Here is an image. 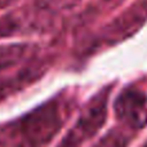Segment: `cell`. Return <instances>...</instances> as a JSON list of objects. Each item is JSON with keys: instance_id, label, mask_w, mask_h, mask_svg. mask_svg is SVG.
<instances>
[{"instance_id": "6da1fadb", "label": "cell", "mask_w": 147, "mask_h": 147, "mask_svg": "<svg viewBox=\"0 0 147 147\" xmlns=\"http://www.w3.org/2000/svg\"><path fill=\"white\" fill-rule=\"evenodd\" d=\"M72 99L54 97L0 127V147H44L59 133L72 111Z\"/></svg>"}, {"instance_id": "7a4b0ae2", "label": "cell", "mask_w": 147, "mask_h": 147, "mask_svg": "<svg viewBox=\"0 0 147 147\" xmlns=\"http://www.w3.org/2000/svg\"><path fill=\"white\" fill-rule=\"evenodd\" d=\"M110 88L97 93L81 109L78 120L57 147H81L99 132L106 123Z\"/></svg>"}, {"instance_id": "3957f363", "label": "cell", "mask_w": 147, "mask_h": 147, "mask_svg": "<svg viewBox=\"0 0 147 147\" xmlns=\"http://www.w3.org/2000/svg\"><path fill=\"white\" fill-rule=\"evenodd\" d=\"M56 17L57 14L35 3L30 7L10 10L0 17V38L48 31L56 23Z\"/></svg>"}, {"instance_id": "277c9868", "label": "cell", "mask_w": 147, "mask_h": 147, "mask_svg": "<svg viewBox=\"0 0 147 147\" xmlns=\"http://www.w3.org/2000/svg\"><path fill=\"white\" fill-rule=\"evenodd\" d=\"M147 21V1L140 0L111 20L96 35L94 47H112L132 38Z\"/></svg>"}, {"instance_id": "5b68a950", "label": "cell", "mask_w": 147, "mask_h": 147, "mask_svg": "<svg viewBox=\"0 0 147 147\" xmlns=\"http://www.w3.org/2000/svg\"><path fill=\"white\" fill-rule=\"evenodd\" d=\"M116 117L129 129H142L147 125V94L128 88L117 96L114 103Z\"/></svg>"}, {"instance_id": "8992f818", "label": "cell", "mask_w": 147, "mask_h": 147, "mask_svg": "<svg viewBox=\"0 0 147 147\" xmlns=\"http://www.w3.org/2000/svg\"><path fill=\"white\" fill-rule=\"evenodd\" d=\"M47 70V63L43 59H39V56L26 63L21 65L17 69L9 70L0 74V98L10 96L17 90L30 85L35 80L40 79Z\"/></svg>"}, {"instance_id": "52a82bcc", "label": "cell", "mask_w": 147, "mask_h": 147, "mask_svg": "<svg viewBox=\"0 0 147 147\" xmlns=\"http://www.w3.org/2000/svg\"><path fill=\"white\" fill-rule=\"evenodd\" d=\"M39 47L36 44L16 43L0 47V72L18 67L39 56Z\"/></svg>"}, {"instance_id": "ba28073f", "label": "cell", "mask_w": 147, "mask_h": 147, "mask_svg": "<svg viewBox=\"0 0 147 147\" xmlns=\"http://www.w3.org/2000/svg\"><path fill=\"white\" fill-rule=\"evenodd\" d=\"M130 138V133H128L125 129L115 128L105 134L93 147H128Z\"/></svg>"}, {"instance_id": "9c48e42d", "label": "cell", "mask_w": 147, "mask_h": 147, "mask_svg": "<svg viewBox=\"0 0 147 147\" xmlns=\"http://www.w3.org/2000/svg\"><path fill=\"white\" fill-rule=\"evenodd\" d=\"M81 0H35V4L40 8L58 16V13L71 10L80 4Z\"/></svg>"}, {"instance_id": "30bf717a", "label": "cell", "mask_w": 147, "mask_h": 147, "mask_svg": "<svg viewBox=\"0 0 147 147\" xmlns=\"http://www.w3.org/2000/svg\"><path fill=\"white\" fill-rule=\"evenodd\" d=\"M18 0H0V8H8L10 5L16 4Z\"/></svg>"}, {"instance_id": "8fae6325", "label": "cell", "mask_w": 147, "mask_h": 147, "mask_svg": "<svg viewBox=\"0 0 147 147\" xmlns=\"http://www.w3.org/2000/svg\"><path fill=\"white\" fill-rule=\"evenodd\" d=\"M105 3H109V4H117V3L123 1V0H103Z\"/></svg>"}, {"instance_id": "7c38bea8", "label": "cell", "mask_w": 147, "mask_h": 147, "mask_svg": "<svg viewBox=\"0 0 147 147\" xmlns=\"http://www.w3.org/2000/svg\"><path fill=\"white\" fill-rule=\"evenodd\" d=\"M141 147H147V142H145V143H143V145L141 146Z\"/></svg>"}]
</instances>
